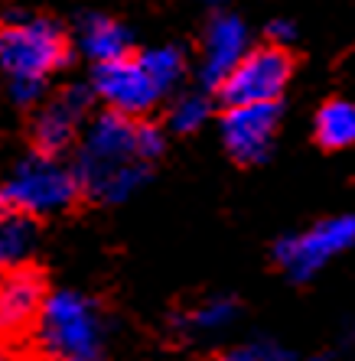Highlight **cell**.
<instances>
[{"instance_id": "obj_11", "label": "cell", "mask_w": 355, "mask_h": 361, "mask_svg": "<svg viewBox=\"0 0 355 361\" xmlns=\"http://www.w3.org/2000/svg\"><path fill=\"white\" fill-rule=\"evenodd\" d=\"M78 42H82V52L95 62V66L121 59L124 52L134 49L124 26H121L118 20H108V17H85L82 30H78Z\"/></svg>"}, {"instance_id": "obj_2", "label": "cell", "mask_w": 355, "mask_h": 361, "mask_svg": "<svg viewBox=\"0 0 355 361\" xmlns=\"http://www.w3.org/2000/svg\"><path fill=\"white\" fill-rule=\"evenodd\" d=\"M72 59V42L52 20L13 17L0 23V72L17 104L42 98L46 82Z\"/></svg>"}, {"instance_id": "obj_14", "label": "cell", "mask_w": 355, "mask_h": 361, "mask_svg": "<svg viewBox=\"0 0 355 361\" xmlns=\"http://www.w3.org/2000/svg\"><path fill=\"white\" fill-rule=\"evenodd\" d=\"M238 49H241V26L238 20H215L209 30V56H205V75L215 85L225 68L238 59Z\"/></svg>"}, {"instance_id": "obj_15", "label": "cell", "mask_w": 355, "mask_h": 361, "mask_svg": "<svg viewBox=\"0 0 355 361\" xmlns=\"http://www.w3.org/2000/svg\"><path fill=\"white\" fill-rule=\"evenodd\" d=\"M235 300H225V296H215V300H205L199 302L195 310L186 312V326L195 329V332H212V329H222V326H229L231 319H235Z\"/></svg>"}, {"instance_id": "obj_3", "label": "cell", "mask_w": 355, "mask_h": 361, "mask_svg": "<svg viewBox=\"0 0 355 361\" xmlns=\"http://www.w3.org/2000/svg\"><path fill=\"white\" fill-rule=\"evenodd\" d=\"M179 72H183L179 49H131L121 59L95 66V94L114 114L140 118L173 88Z\"/></svg>"}, {"instance_id": "obj_7", "label": "cell", "mask_w": 355, "mask_h": 361, "mask_svg": "<svg viewBox=\"0 0 355 361\" xmlns=\"http://www.w3.org/2000/svg\"><path fill=\"white\" fill-rule=\"evenodd\" d=\"M355 241V219L352 215H339V219H326L320 225L306 228L300 235H290L284 241L274 244V261L290 280H310L320 267L352 247Z\"/></svg>"}, {"instance_id": "obj_19", "label": "cell", "mask_w": 355, "mask_h": 361, "mask_svg": "<svg viewBox=\"0 0 355 361\" xmlns=\"http://www.w3.org/2000/svg\"><path fill=\"white\" fill-rule=\"evenodd\" d=\"M4 209H7V205H4V202H0V212H4Z\"/></svg>"}, {"instance_id": "obj_17", "label": "cell", "mask_w": 355, "mask_h": 361, "mask_svg": "<svg viewBox=\"0 0 355 361\" xmlns=\"http://www.w3.org/2000/svg\"><path fill=\"white\" fill-rule=\"evenodd\" d=\"M205 114H209V104H205L203 98L189 94V98H183V101L173 104V111H169V124L176 127L179 134H189V130H195V127L203 124Z\"/></svg>"}, {"instance_id": "obj_8", "label": "cell", "mask_w": 355, "mask_h": 361, "mask_svg": "<svg viewBox=\"0 0 355 361\" xmlns=\"http://www.w3.org/2000/svg\"><path fill=\"white\" fill-rule=\"evenodd\" d=\"M46 296V274L30 261L17 267H0V345L33 336Z\"/></svg>"}, {"instance_id": "obj_16", "label": "cell", "mask_w": 355, "mask_h": 361, "mask_svg": "<svg viewBox=\"0 0 355 361\" xmlns=\"http://www.w3.org/2000/svg\"><path fill=\"white\" fill-rule=\"evenodd\" d=\"M212 361H294V355L280 348L277 342H245L219 352Z\"/></svg>"}, {"instance_id": "obj_1", "label": "cell", "mask_w": 355, "mask_h": 361, "mask_svg": "<svg viewBox=\"0 0 355 361\" xmlns=\"http://www.w3.org/2000/svg\"><path fill=\"white\" fill-rule=\"evenodd\" d=\"M163 137L153 124L127 114H102L88 127L76 160L82 195L98 202H121L147 179L150 163L160 157Z\"/></svg>"}, {"instance_id": "obj_12", "label": "cell", "mask_w": 355, "mask_h": 361, "mask_svg": "<svg viewBox=\"0 0 355 361\" xmlns=\"http://www.w3.org/2000/svg\"><path fill=\"white\" fill-rule=\"evenodd\" d=\"M313 140L323 150H346L355 143V101L332 98L316 111L313 121Z\"/></svg>"}, {"instance_id": "obj_6", "label": "cell", "mask_w": 355, "mask_h": 361, "mask_svg": "<svg viewBox=\"0 0 355 361\" xmlns=\"http://www.w3.org/2000/svg\"><path fill=\"white\" fill-rule=\"evenodd\" d=\"M78 195H82V185H78L76 169L62 166L59 157H40V153L20 163L10 183L0 189V202L30 219L72 209Z\"/></svg>"}, {"instance_id": "obj_10", "label": "cell", "mask_w": 355, "mask_h": 361, "mask_svg": "<svg viewBox=\"0 0 355 361\" xmlns=\"http://www.w3.org/2000/svg\"><path fill=\"white\" fill-rule=\"evenodd\" d=\"M88 104H92V94L78 85L62 88L59 94L42 101V108L33 118V127H30L36 153L40 157H62L68 147H76L82 124L88 118Z\"/></svg>"}, {"instance_id": "obj_13", "label": "cell", "mask_w": 355, "mask_h": 361, "mask_svg": "<svg viewBox=\"0 0 355 361\" xmlns=\"http://www.w3.org/2000/svg\"><path fill=\"white\" fill-rule=\"evenodd\" d=\"M36 219L23 215V212L4 209L0 212V267H17L26 264L36 247Z\"/></svg>"}, {"instance_id": "obj_9", "label": "cell", "mask_w": 355, "mask_h": 361, "mask_svg": "<svg viewBox=\"0 0 355 361\" xmlns=\"http://www.w3.org/2000/svg\"><path fill=\"white\" fill-rule=\"evenodd\" d=\"M280 124V101L274 104H245L225 108L222 114V143L238 166H258L271 153Z\"/></svg>"}, {"instance_id": "obj_18", "label": "cell", "mask_w": 355, "mask_h": 361, "mask_svg": "<svg viewBox=\"0 0 355 361\" xmlns=\"http://www.w3.org/2000/svg\"><path fill=\"white\" fill-rule=\"evenodd\" d=\"M0 361H7V352H4V345H0Z\"/></svg>"}, {"instance_id": "obj_5", "label": "cell", "mask_w": 355, "mask_h": 361, "mask_svg": "<svg viewBox=\"0 0 355 361\" xmlns=\"http://www.w3.org/2000/svg\"><path fill=\"white\" fill-rule=\"evenodd\" d=\"M296 68V56L280 42H261L238 56L225 75L215 82L222 108H245V104H274L287 92Z\"/></svg>"}, {"instance_id": "obj_4", "label": "cell", "mask_w": 355, "mask_h": 361, "mask_svg": "<svg viewBox=\"0 0 355 361\" xmlns=\"http://www.w3.org/2000/svg\"><path fill=\"white\" fill-rule=\"evenodd\" d=\"M33 336L42 361H102L108 329L88 296L62 290L46 296Z\"/></svg>"}]
</instances>
